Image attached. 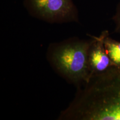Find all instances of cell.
<instances>
[{
	"label": "cell",
	"mask_w": 120,
	"mask_h": 120,
	"mask_svg": "<svg viewBox=\"0 0 120 120\" xmlns=\"http://www.w3.org/2000/svg\"><path fill=\"white\" fill-rule=\"evenodd\" d=\"M87 82L65 115L86 120H120V66H113Z\"/></svg>",
	"instance_id": "6da1fadb"
},
{
	"label": "cell",
	"mask_w": 120,
	"mask_h": 120,
	"mask_svg": "<svg viewBox=\"0 0 120 120\" xmlns=\"http://www.w3.org/2000/svg\"><path fill=\"white\" fill-rule=\"evenodd\" d=\"M91 42L76 40L58 45L52 50V64L71 81L87 82L90 78L88 53Z\"/></svg>",
	"instance_id": "7a4b0ae2"
},
{
	"label": "cell",
	"mask_w": 120,
	"mask_h": 120,
	"mask_svg": "<svg viewBox=\"0 0 120 120\" xmlns=\"http://www.w3.org/2000/svg\"><path fill=\"white\" fill-rule=\"evenodd\" d=\"M29 6L34 15L51 22L68 21L76 17L71 0H29Z\"/></svg>",
	"instance_id": "3957f363"
},
{
	"label": "cell",
	"mask_w": 120,
	"mask_h": 120,
	"mask_svg": "<svg viewBox=\"0 0 120 120\" xmlns=\"http://www.w3.org/2000/svg\"><path fill=\"white\" fill-rule=\"evenodd\" d=\"M88 64L90 78L105 72L113 66L105 49L101 35L93 37L88 53Z\"/></svg>",
	"instance_id": "277c9868"
},
{
	"label": "cell",
	"mask_w": 120,
	"mask_h": 120,
	"mask_svg": "<svg viewBox=\"0 0 120 120\" xmlns=\"http://www.w3.org/2000/svg\"><path fill=\"white\" fill-rule=\"evenodd\" d=\"M101 36L106 52L113 66H120V42L111 38L107 31L102 32Z\"/></svg>",
	"instance_id": "5b68a950"
},
{
	"label": "cell",
	"mask_w": 120,
	"mask_h": 120,
	"mask_svg": "<svg viewBox=\"0 0 120 120\" xmlns=\"http://www.w3.org/2000/svg\"><path fill=\"white\" fill-rule=\"evenodd\" d=\"M113 19L116 25V32L120 35V2L118 4L116 14L113 16Z\"/></svg>",
	"instance_id": "8992f818"
}]
</instances>
